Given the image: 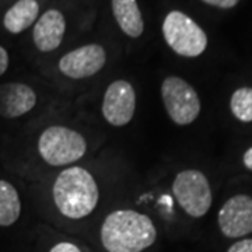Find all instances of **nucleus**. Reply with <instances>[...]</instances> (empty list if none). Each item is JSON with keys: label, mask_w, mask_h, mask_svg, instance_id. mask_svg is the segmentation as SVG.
<instances>
[{"label": "nucleus", "mask_w": 252, "mask_h": 252, "mask_svg": "<svg viewBox=\"0 0 252 252\" xmlns=\"http://www.w3.org/2000/svg\"><path fill=\"white\" fill-rule=\"evenodd\" d=\"M244 165L252 171V147H250L244 154Z\"/></svg>", "instance_id": "aec40b11"}, {"label": "nucleus", "mask_w": 252, "mask_h": 252, "mask_svg": "<svg viewBox=\"0 0 252 252\" xmlns=\"http://www.w3.org/2000/svg\"><path fill=\"white\" fill-rule=\"evenodd\" d=\"M161 97L168 117L177 125L192 124L200 112V101L195 89L177 76H170L161 84Z\"/></svg>", "instance_id": "39448f33"}, {"label": "nucleus", "mask_w": 252, "mask_h": 252, "mask_svg": "<svg viewBox=\"0 0 252 252\" xmlns=\"http://www.w3.org/2000/svg\"><path fill=\"white\" fill-rule=\"evenodd\" d=\"M49 252H81L80 248H77L72 243H61L56 244Z\"/></svg>", "instance_id": "a211bd4d"}, {"label": "nucleus", "mask_w": 252, "mask_h": 252, "mask_svg": "<svg viewBox=\"0 0 252 252\" xmlns=\"http://www.w3.org/2000/svg\"><path fill=\"white\" fill-rule=\"evenodd\" d=\"M36 94L31 87L21 83L0 84V117L17 118L35 107Z\"/></svg>", "instance_id": "9d476101"}, {"label": "nucleus", "mask_w": 252, "mask_h": 252, "mask_svg": "<svg viewBox=\"0 0 252 252\" xmlns=\"http://www.w3.org/2000/svg\"><path fill=\"white\" fill-rule=\"evenodd\" d=\"M112 13L126 35L137 38L143 34V18L136 0H112Z\"/></svg>", "instance_id": "f8f14e48"}, {"label": "nucleus", "mask_w": 252, "mask_h": 252, "mask_svg": "<svg viewBox=\"0 0 252 252\" xmlns=\"http://www.w3.org/2000/svg\"><path fill=\"white\" fill-rule=\"evenodd\" d=\"M21 213L17 189L7 181H0V225L14 224Z\"/></svg>", "instance_id": "4468645a"}, {"label": "nucleus", "mask_w": 252, "mask_h": 252, "mask_svg": "<svg viewBox=\"0 0 252 252\" xmlns=\"http://www.w3.org/2000/svg\"><path fill=\"white\" fill-rule=\"evenodd\" d=\"M165 42L175 54L185 58H196L205 52L207 36L198 24L181 11H171L162 23Z\"/></svg>", "instance_id": "20e7f679"}, {"label": "nucleus", "mask_w": 252, "mask_h": 252, "mask_svg": "<svg viewBox=\"0 0 252 252\" xmlns=\"http://www.w3.org/2000/svg\"><path fill=\"white\" fill-rule=\"evenodd\" d=\"M9 67V55L3 46H0V76Z\"/></svg>", "instance_id": "6ab92c4d"}, {"label": "nucleus", "mask_w": 252, "mask_h": 252, "mask_svg": "<svg viewBox=\"0 0 252 252\" xmlns=\"http://www.w3.org/2000/svg\"><path fill=\"white\" fill-rule=\"evenodd\" d=\"M230 108L241 122H252V89L243 87L234 91L230 101Z\"/></svg>", "instance_id": "2eb2a0df"}, {"label": "nucleus", "mask_w": 252, "mask_h": 252, "mask_svg": "<svg viewBox=\"0 0 252 252\" xmlns=\"http://www.w3.org/2000/svg\"><path fill=\"white\" fill-rule=\"evenodd\" d=\"M219 225L228 238H238L252 233V198L235 195L219 212Z\"/></svg>", "instance_id": "1a4fd4ad"}, {"label": "nucleus", "mask_w": 252, "mask_h": 252, "mask_svg": "<svg viewBox=\"0 0 252 252\" xmlns=\"http://www.w3.org/2000/svg\"><path fill=\"white\" fill-rule=\"evenodd\" d=\"M107 62V55L101 45L90 44L77 48L62 56L59 61L61 72L74 80L91 77L98 73Z\"/></svg>", "instance_id": "6e6552de"}, {"label": "nucleus", "mask_w": 252, "mask_h": 252, "mask_svg": "<svg viewBox=\"0 0 252 252\" xmlns=\"http://www.w3.org/2000/svg\"><path fill=\"white\" fill-rule=\"evenodd\" d=\"M98 187L94 177L81 167L62 171L55 181V205L63 216L83 219L89 216L98 203Z\"/></svg>", "instance_id": "f03ea898"}, {"label": "nucleus", "mask_w": 252, "mask_h": 252, "mask_svg": "<svg viewBox=\"0 0 252 252\" xmlns=\"http://www.w3.org/2000/svg\"><path fill=\"white\" fill-rule=\"evenodd\" d=\"M38 13L39 4L36 0H18L4 14V28L11 34H20L35 21Z\"/></svg>", "instance_id": "ddd939ff"}, {"label": "nucleus", "mask_w": 252, "mask_h": 252, "mask_svg": "<svg viewBox=\"0 0 252 252\" xmlns=\"http://www.w3.org/2000/svg\"><path fill=\"white\" fill-rule=\"evenodd\" d=\"M172 192L180 206L192 217H202L212 206V190L203 172L181 171L172 184Z\"/></svg>", "instance_id": "423d86ee"}, {"label": "nucleus", "mask_w": 252, "mask_h": 252, "mask_svg": "<svg viewBox=\"0 0 252 252\" xmlns=\"http://www.w3.org/2000/svg\"><path fill=\"white\" fill-rule=\"evenodd\" d=\"M84 137L64 126H51L42 132L38 140V152L49 165L59 167L80 160L86 154Z\"/></svg>", "instance_id": "7ed1b4c3"}, {"label": "nucleus", "mask_w": 252, "mask_h": 252, "mask_svg": "<svg viewBox=\"0 0 252 252\" xmlns=\"http://www.w3.org/2000/svg\"><path fill=\"white\" fill-rule=\"evenodd\" d=\"M210 6H216V7H220V9H231L234 7L235 4L240 1V0H202Z\"/></svg>", "instance_id": "f3484780"}, {"label": "nucleus", "mask_w": 252, "mask_h": 252, "mask_svg": "<svg viewBox=\"0 0 252 252\" xmlns=\"http://www.w3.org/2000/svg\"><path fill=\"white\" fill-rule=\"evenodd\" d=\"M156 238L153 221L135 210L112 212L101 227V241L108 252H142Z\"/></svg>", "instance_id": "f257e3e1"}, {"label": "nucleus", "mask_w": 252, "mask_h": 252, "mask_svg": "<svg viewBox=\"0 0 252 252\" xmlns=\"http://www.w3.org/2000/svg\"><path fill=\"white\" fill-rule=\"evenodd\" d=\"M136 93L126 80H117L104 94L102 115L112 126L127 125L135 115Z\"/></svg>", "instance_id": "0eeeda50"}, {"label": "nucleus", "mask_w": 252, "mask_h": 252, "mask_svg": "<svg viewBox=\"0 0 252 252\" xmlns=\"http://www.w3.org/2000/svg\"><path fill=\"white\" fill-rule=\"evenodd\" d=\"M227 252H252V238L241 240L238 243L233 244Z\"/></svg>", "instance_id": "dca6fc26"}, {"label": "nucleus", "mask_w": 252, "mask_h": 252, "mask_svg": "<svg viewBox=\"0 0 252 252\" xmlns=\"http://www.w3.org/2000/svg\"><path fill=\"white\" fill-rule=\"evenodd\" d=\"M64 17L59 10H48L36 21L34 27V44L41 52L55 51L62 44L64 34Z\"/></svg>", "instance_id": "9b49d317"}]
</instances>
